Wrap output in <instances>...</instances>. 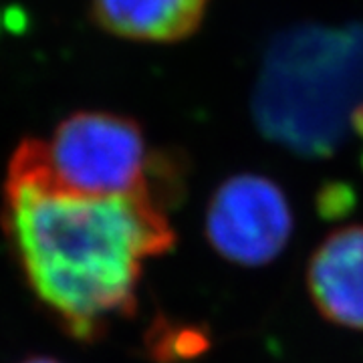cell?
Segmentation results:
<instances>
[{
	"label": "cell",
	"instance_id": "cell-10",
	"mask_svg": "<svg viewBox=\"0 0 363 363\" xmlns=\"http://www.w3.org/2000/svg\"><path fill=\"white\" fill-rule=\"evenodd\" d=\"M18 363H61V362H57V359H52V357L35 355V357H28V359H23V362H18Z\"/></svg>",
	"mask_w": 363,
	"mask_h": 363
},
{
	"label": "cell",
	"instance_id": "cell-8",
	"mask_svg": "<svg viewBox=\"0 0 363 363\" xmlns=\"http://www.w3.org/2000/svg\"><path fill=\"white\" fill-rule=\"evenodd\" d=\"M355 202H357L355 190L343 182H329L317 194V210L325 220L345 218L355 208Z\"/></svg>",
	"mask_w": 363,
	"mask_h": 363
},
{
	"label": "cell",
	"instance_id": "cell-5",
	"mask_svg": "<svg viewBox=\"0 0 363 363\" xmlns=\"http://www.w3.org/2000/svg\"><path fill=\"white\" fill-rule=\"evenodd\" d=\"M305 281L325 321L363 331V224L327 234L307 262Z\"/></svg>",
	"mask_w": 363,
	"mask_h": 363
},
{
	"label": "cell",
	"instance_id": "cell-6",
	"mask_svg": "<svg viewBox=\"0 0 363 363\" xmlns=\"http://www.w3.org/2000/svg\"><path fill=\"white\" fill-rule=\"evenodd\" d=\"M210 0H91L93 23L121 39L176 43L198 30Z\"/></svg>",
	"mask_w": 363,
	"mask_h": 363
},
{
	"label": "cell",
	"instance_id": "cell-1",
	"mask_svg": "<svg viewBox=\"0 0 363 363\" xmlns=\"http://www.w3.org/2000/svg\"><path fill=\"white\" fill-rule=\"evenodd\" d=\"M0 224L30 293L87 343L133 317L143 262L176 247L168 212L145 196L81 198L4 182Z\"/></svg>",
	"mask_w": 363,
	"mask_h": 363
},
{
	"label": "cell",
	"instance_id": "cell-4",
	"mask_svg": "<svg viewBox=\"0 0 363 363\" xmlns=\"http://www.w3.org/2000/svg\"><path fill=\"white\" fill-rule=\"evenodd\" d=\"M295 228L285 190L260 174H236L212 192L204 234L214 252L240 267H264L289 245Z\"/></svg>",
	"mask_w": 363,
	"mask_h": 363
},
{
	"label": "cell",
	"instance_id": "cell-7",
	"mask_svg": "<svg viewBox=\"0 0 363 363\" xmlns=\"http://www.w3.org/2000/svg\"><path fill=\"white\" fill-rule=\"evenodd\" d=\"M212 335L204 325L157 317L143 337V347L154 363H186L204 355Z\"/></svg>",
	"mask_w": 363,
	"mask_h": 363
},
{
	"label": "cell",
	"instance_id": "cell-9",
	"mask_svg": "<svg viewBox=\"0 0 363 363\" xmlns=\"http://www.w3.org/2000/svg\"><path fill=\"white\" fill-rule=\"evenodd\" d=\"M351 130L357 131L359 135H363V104L355 109V113L351 116Z\"/></svg>",
	"mask_w": 363,
	"mask_h": 363
},
{
	"label": "cell",
	"instance_id": "cell-11",
	"mask_svg": "<svg viewBox=\"0 0 363 363\" xmlns=\"http://www.w3.org/2000/svg\"><path fill=\"white\" fill-rule=\"evenodd\" d=\"M362 168H363V157H362Z\"/></svg>",
	"mask_w": 363,
	"mask_h": 363
},
{
	"label": "cell",
	"instance_id": "cell-2",
	"mask_svg": "<svg viewBox=\"0 0 363 363\" xmlns=\"http://www.w3.org/2000/svg\"><path fill=\"white\" fill-rule=\"evenodd\" d=\"M363 104V26H303L274 40L252 97L271 142L303 157L335 154Z\"/></svg>",
	"mask_w": 363,
	"mask_h": 363
},
{
	"label": "cell",
	"instance_id": "cell-3",
	"mask_svg": "<svg viewBox=\"0 0 363 363\" xmlns=\"http://www.w3.org/2000/svg\"><path fill=\"white\" fill-rule=\"evenodd\" d=\"M150 160L152 152L135 119L79 111L57 125L49 142H21L9 162L6 184L81 198H147Z\"/></svg>",
	"mask_w": 363,
	"mask_h": 363
}]
</instances>
